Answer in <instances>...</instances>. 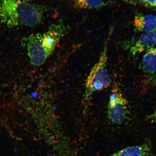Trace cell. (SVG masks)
I'll list each match as a JSON object with an SVG mask.
<instances>
[{
    "label": "cell",
    "instance_id": "cell-3",
    "mask_svg": "<svg viewBox=\"0 0 156 156\" xmlns=\"http://www.w3.org/2000/svg\"><path fill=\"white\" fill-rule=\"evenodd\" d=\"M128 101L118 87L113 88L110 95L107 115L113 123L120 124L126 119L127 114Z\"/></svg>",
    "mask_w": 156,
    "mask_h": 156
},
{
    "label": "cell",
    "instance_id": "cell-6",
    "mask_svg": "<svg viewBox=\"0 0 156 156\" xmlns=\"http://www.w3.org/2000/svg\"><path fill=\"white\" fill-rule=\"evenodd\" d=\"M152 148L151 142L147 140L141 145L124 148L109 156H153Z\"/></svg>",
    "mask_w": 156,
    "mask_h": 156
},
{
    "label": "cell",
    "instance_id": "cell-8",
    "mask_svg": "<svg viewBox=\"0 0 156 156\" xmlns=\"http://www.w3.org/2000/svg\"><path fill=\"white\" fill-rule=\"evenodd\" d=\"M142 69L148 74H156V48H152L147 51L142 58Z\"/></svg>",
    "mask_w": 156,
    "mask_h": 156
},
{
    "label": "cell",
    "instance_id": "cell-1",
    "mask_svg": "<svg viewBox=\"0 0 156 156\" xmlns=\"http://www.w3.org/2000/svg\"><path fill=\"white\" fill-rule=\"evenodd\" d=\"M46 11L44 5L22 0H0V23L9 28L34 27L42 22Z\"/></svg>",
    "mask_w": 156,
    "mask_h": 156
},
{
    "label": "cell",
    "instance_id": "cell-7",
    "mask_svg": "<svg viewBox=\"0 0 156 156\" xmlns=\"http://www.w3.org/2000/svg\"><path fill=\"white\" fill-rule=\"evenodd\" d=\"M136 30L140 32H148L156 30V17L152 14H138L134 20Z\"/></svg>",
    "mask_w": 156,
    "mask_h": 156
},
{
    "label": "cell",
    "instance_id": "cell-4",
    "mask_svg": "<svg viewBox=\"0 0 156 156\" xmlns=\"http://www.w3.org/2000/svg\"><path fill=\"white\" fill-rule=\"evenodd\" d=\"M22 41V43L26 47L27 54L33 66L39 67L42 65L51 55L42 45L40 33L23 38Z\"/></svg>",
    "mask_w": 156,
    "mask_h": 156
},
{
    "label": "cell",
    "instance_id": "cell-11",
    "mask_svg": "<svg viewBox=\"0 0 156 156\" xmlns=\"http://www.w3.org/2000/svg\"><path fill=\"white\" fill-rule=\"evenodd\" d=\"M22 1H25V2H29V1H34V0H22Z\"/></svg>",
    "mask_w": 156,
    "mask_h": 156
},
{
    "label": "cell",
    "instance_id": "cell-12",
    "mask_svg": "<svg viewBox=\"0 0 156 156\" xmlns=\"http://www.w3.org/2000/svg\"><path fill=\"white\" fill-rule=\"evenodd\" d=\"M155 116L156 118V112H155Z\"/></svg>",
    "mask_w": 156,
    "mask_h": 156
},
{
    "label": "cell",
    "instance_id": "cell-2",
    "mask_svg": "<svg viewBox=\"0 0 156 156\" xmlns=\"http://www.w3.org/2000/svg\"><path fill=\"white\" fill-rule=\"evenodd\" d=\"M112 32L110 31L99 61L91 69L86 81L84 97L86 100L94 92L106 89L110 85L111 79L106 63L107 44Z\"/></svg>",
    "mask_w": 156,
    "mask_h": 156
},
{
    "label": "cell",
    "instance_id": "cell-5",
    "mask_svg": "<svg viewBox=\"0 0 156 156\" xmlns=\"http://www.w3.org/2000/svg\"><path fill=\"white\" fill-rule=\"evenodd\" d=\"M156 44V30L142 34L130 48L133 55L142 53Z\"/></svg>",
    "mask_w": 156,
    "mask_h": 156
},
{
    "label": "cell",
    "instance_id": "cell-10",
    "mask_svg": "<svg viewBox=\"0 0 156 156\" xmlns=\"http://www.w3.org/2000/svg\"><path fill=\"white\" fill-rule=\"evenodd\" d=\"M142 1L148 7H156V0H142Z\"/></svg>",
    "mask_w": 156,
    "mask_h": 156
},
{
    "label": "cell",
    "instance_id": "cell-9",
    "mask_svg": "<svg viewBox=\"0 0 156 156\" xmlns=\"http://www.w3.org/2000/svg\"><path fill=\"white\" fill-rule=\"evenodd\" d=\"M76 8L80 9H100L107 3L103 0H73Z\"/></svg>",
    "mask_w": 156,
    "mask_h": 156
}]
</instances>
